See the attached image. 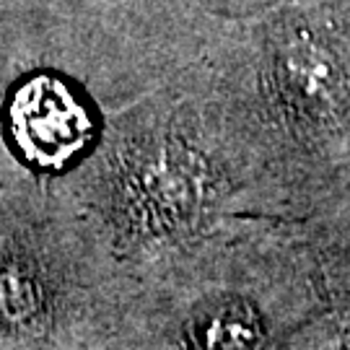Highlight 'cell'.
I'll use <instances>...</instances> for the list:
<instances>
[{
  "label": "cell",
  "mask_w": 350,
  "mask_h": 350,
  "mask_svg": "<svg viewBox=\"0 0 350 350\" xmlns=\"http://www.w3.org/2000/svg\"><path fill=\"white\" fill-rule=\"evenodd\" d=\"M63 189L130 275L250 221L288 218L215 109L200 57L114 109Z\"/></svg>",
  "instance_id": "cell-1"
},
{
  "label": "cell",
  "mask_w": 350,
  "mask_h": 350,
  "mask_svg": "<svg viewBox=\"0 0 350 350\" xmlns=\"http://www.w3.org/2000/svg\"><path fill=\"white\" fill-rule=\"evenodd\" d=\"M200 68L228 133L288 218L350 172V0L224 24Z\"/></svg>",
  "instance_id": "cell-2"
},
{
  "label": "cell",
  "mask_w": 350,
  "mask_h": 350,
  "mask_svg": "<svg viewBox=\"0 0 350 350\" xmlns=\"http://www.w3.org/2000/svg\"><path fill=\"white\" fill-rule=\"evenodd\" d=\"M104 350H342L291 218H257L133 275Z\"/></svg>",
  "instance_id": "cell-3"
},
{
  "label": "cell",
  "mask_w": 350,
  "mask_h": 350,
  "mask_svg": "<svg viewBox=\"0 0 350 350\" xmlns=\"http://www.w3.org/2000/svg\"><path fill=\"white\" fill-rule=\"evenodd\" d=\"M130 283L65 189L0 200V350H104Z\"/></svg>",
  "instance_id": "cell-4"
},
{
  "label": "cell",
  "mask_w": 350,
  "mask_h": 350,
  "mask_svg": "<svg viewBox=\"0 0 350 350\" xmlns=\"http://www.w3.org/2000/svg\"><path fill=\"white\" fill-rule=\"evenodd\" d=\"M291 221L309 254L340 345L350 350V172Z\"/></svg>",
  "instance_id": "cell-5"
},
{
  "label": "cell",
  "mask_w": 350,
  "mask_h": 350,
  "mask_svg": "<svg viewBox=\"0 0 350 350\" xmlns=\"http://www.w3.org/2000/svg\"><path fill=\"white\" fill-rule=\"evenodd\" d=\"M117 3L138 5V8L174 16L189 24L215 29L234 21H247L291 3H312V0H117Z\"/></svg>",
  "instance_id": "cell-6"
}]
</instances>
